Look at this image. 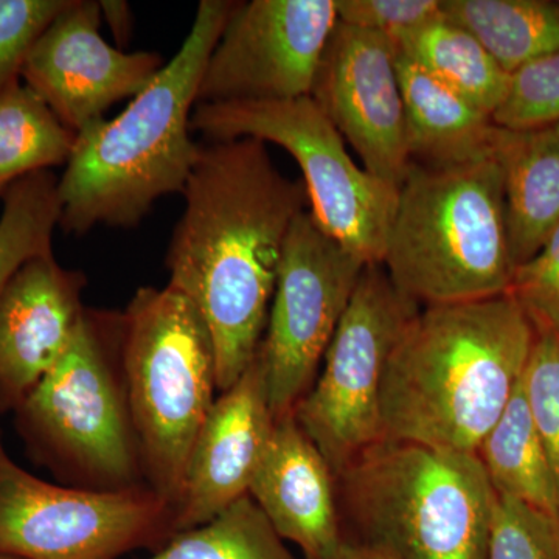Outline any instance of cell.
Returning a JSON list of instances; mask_svg holds the SVG:
<instances>
[{"label": "cell", "instance_id": "9c48e42d", "mask_svg": "<svg viewBox=\"0 0 559 559\" xmlns=\"http://www.w3.org/2000/svg\"><path fill=\"white\" fill-rule=\"evenodd\" d=\"M419 310L393 285L382 264L364 267L318 378L294 411L336 476L384 439L382 382L396 342Z\"/></svg>", "mask_w": 559, "mask_h": 559}, {"label": "cell", "instance_id": "ac0fdd59", "mask_svg": "<svg viewBox=\"0 0 559 559\" xmlns=\"http://www.w3.org/2000/svg\"><path fill=\"white\" fill-rule=\"evenodd\" d=\"M412 162L430 167L495 156L499 127L491 114L433 79L409 58L396 57Z\"/></svg>", "mask_w": 559, "mask_h": 559}, {"label": "cell", "instance_id": "1f68e13d", "mask_svg": "<svg viewBox=\"0 0 559 559\" xmlns=\"http://www.w3.org/2000/svg\"><path fill=\"white\" fill-rule=\"evenodd\" d=\"M103 20L108 21L110 32L119 46H124L131 36V10L121 0H105L100 2Z\"/></svg>", "mask_w": 559, "mask_h": 559}, {"label": "cell", "instance_id": "30bf717a", "mask_svg": "<svg viewBox=\"0 0 559 559\" xmlns=\"http://www.w3.org/2000/svg\"><path fill=\"white\" fill-rule=\"evenodd\" d=\"M178 533L175 509L146 487L120 492L50 484L21 468L0 429V554L20 559H117L156 554Z\"/></svg>", "mask_w": 559, "mask_h": 559}, {"label": "cell", "instance_id": "d6a6232c", "mask_svg": "<svg viewBox=\"0 0 559 559\" xmlns=\"http://www.w3.org/2000/svg\"><path fill=\"white\" fill-rule=\"evenodd\" d=\"M330 559H392L389 555L382 554L371 547L362 546V544L353 543V540L345 539L340 550Z\"/></svg>", "mask_w": 559, "mask_h": 559}, {"label": "cell", "instance_id": "836d02e7", "mask_svg": "<svg viewBox=\"0 0 559 559\" xmlns=\"http://www.w3.org/2000/svg\"><path fill=\"white\" fill-rule=\"evenodd\" d=\"M0 559H20V558L9 557V555L0 554Z\"/></svg>", "mask_w": 559, "mask_h": 559}, {"label": "cell", "instance_id": "e575fe53", "mask_svg": "<svg viewBox=\"0 0 559 559\" xmlns=\"http://www.w3.org/2000/svg\"><path fill=\"white\" fill-rule=\"evenodd\" d=\"M555 130H557L559 132V123L558 124H555Z\"/></svg>", "mask_w": 559, "mask_h": 559}, {"label": "cell", "instance_id": "4fadbf2b", "mask_svg": "<svg viewBox=\"0 0 559 559\" xmlns=\"http://www.w3.org/2000/svg\"><path fill=\"white\" fill-rule=\"evenodd\" d=\"M395 44L337 22L311 98L362 160L364 170L400 189L412 164Z\"/></svg>", "mask_w": 559, "mask_h": 559}, {"label": "cell", "instance_id": "ba28073f", "mask_svg": "<svg viewBox=\"0 0 559 559\" xmlns=\"http://www.w3.org/2000/svg\"><path fill=\"white\" fill-rule=\"evenodd\" d=\"M191 131L209 142L255 139L288 151L299 164L311 215L320 227L366 264H382L399 190L360 168L318 103H200Z\"/></svg>", "mask_w": 559, "mask_h": 559}, {"label": "cell", "instance_id": "83f0119b", "mask_svg": "<svg viewBox=\"0 0 559 559\" xmlns=\"http://www.w3.org/2000/svg\"><path fill=\"white\" fill-rule=\"evenodd\" d=\"M522 385L533 423L549 455L559 498V334L535 330Z\"/></svg>", "mask_w": 559, "mask_h": 559}, {"label": "cell", "instance_id": "f546056e", "mask_svg": "<svg viewBox=\"0 0 559 559\" xmlns=\"http://www.w3.org/2000/svg\"><path fill=\"white\" fill-rule=\"evenodd\" d=\"M509 294L535 330L559 334V224L539 252L516 267Z\"/></svg>", "mask_w": 559, "mask_h": 559}, {"label": "cell", "instance_id": "277c9868", "mask_svg": "<svg viewBox=\"0 0 559 559\" xmlns=\"http://www.w3.org/2000/svg\"><path fill=\"white\" fill-rule=\"evenodd\" d=\"M345 539L392 559H485L498 495L477 454L382 439L336 476Z\"/></svg>", "mask_w": 559, "mask_h": 559}, {"label": "cell", "instance_id": "f1b7e54d", "mask_svg": "<svg viewBox=\"0 0 559 559\" xmlns=\"http://www.w3.org/2000/svg\"><path fill=\"white\" fill-rule=\"evenodd\" d=\"M66 5L68 0H0V95L20 83L33 44Z\"/></svg>", "mask_w": 559, "mask_h": 559}, {"label": "cell", "instance_id": "d4e9b609", "mask_svg": "<svg viewBox=\"0 0 559 559\" xmlns=\"http://www.w3.org/2000/svg\"><path fill=\"white\" fill-rule=\"evenodd\" d=\"M61 204L53 171L17 180L2 200L0 213V294L25 261L53 252Z\"/></svg>", "mask_w": 559, "mask_h": 559}, {"label": "cell", "instance_id": "7c38bea8", "mask_svg": "<svg viewBox=\"0 0 559 559\" xmlns=\"http://www.w3.org/2000/svg\"><path fill=\"white\" fill-rule=\"evenodd\" d=\"M337 22L336 0L235 3L202 73L198 105L311 95Z\"/></svg>", "mask_w": 559, "mask_h": 559}, {"label": "cell", "instance_id": "d6986e66", "mask_svg": "<svg viewBox=\"0 0 559 559\" xmlns=\"http://www.w3.org/2000/svg\"><path fill=\"white\" fill-rule=\"evenodd\" d=\"M495 156L503 173L507 231L518 267L539 252L559 224V132L499 127Z\"/></svg>", "mask_w": 559, "mask_h": 559}, {"label": "cell", "instance_id": "8fae6325", "mask_svg": "<svg viewBox=\"0 0 559 559\" xmlns=\"http://www.w3.org/2000/svg\"><path fill=\"white\" fill-rule=\"evenodd\" d=\"M366 266L319 226L310 210L294 219L257 352L275 421L294 414L310 392Z\"/></svg>", "mask_w": 559, "mask_h": 559}, {"label": "cell", "instance_id": "5bb4252c", "mask_svg": "<svg viewBox=\"0 0 559 559\" xmlns=\"http://www.w3.org/2000/svg\"><path fill=\"white\" fill-rule=\"evenodd\" d=\"M100 2L68 5L33 44L21 80L73 134L105 119L110 106L138 97L165 68L154 51H123L102 36Z\"/></svg>", "mask_w": 559, "mask_h": 559}, {"label": "cell", "instance_id": "cb8c5ba5", "mask_svg": "<svg viewBox=\"0 0 559 559\" xmlns=\"http://www.w3.org/2000/svg\"><path fill=\"white\" fill-rule=\"evenodd\" d=\"M150 559H297L250 496L183 530Z\"/></svg>", "mask_w": 559, "mask_h": 559}, {"label": "cell", "instance_id": "8992f818", "mask_svg": "<svg viewBox=\"0 0 559 559\" xmlns=\"http://www.w3.org/2000/svg\"><path fill=\"white\" fill-rule=\"evenodd\" d=\"M13 414L28 459L61 485L148 487L121 369L120 312L86 308L60 362Z\"/></svg>", "mask_w": 559, "mask_h": 559}, {"label": "cell", "instance_id": "44dd1931", "mask_svg": "<svg viewBox=\"0 0 559 559\" xmlns=\"http://www.w3.org/2000/svg\"><path fill=\"white\" fill-rule=\"evenodd\" d=\"M441 16L476 36L510 75L559 51V2L441 0Z\"/></svg>", "mask_w": 559, "mask_h": 559}, {"label": "cell", "instance_id": "2e32d148", "mask_svg": "<svg viewBox=\"0 0 559 559\" xmlns=\"http://www.w3.org/2000/svg\"><path fill=\"white\" fill-rule=\"evenodd\" d=\"M87 278L53 252L25 261L0 294V414L20 407L75 336Z\"/></svg>", "mask_w": 559, "mask_h": 559}, {"label": "cell", "instance_id": "6da1fadb", "mask_svg": "<svg viewBox=\"0 0 559 559\" xmlns=\"http://www.w3.org/2000/svg\"><path fill=\"white\" fill-rule=\"evenodd\" d=\"M182 197L165 257L167 285L189 297L207 323L224 392L259 352L286 237L307 210V187L275 167L261 140H218L201 143Z\"/></svg>", "mask_w": 559, "mask_h": 559}, {"label": "cell", "instance_id": "7402d4cb", "mask_svg": "<svg viewBox=\"0 0 559 559\" xmlns=\"http://www.w3.org/2000/svg\"><path fill=\"white\" fill-rule=\"evenodd\" d=\"M396 50L491 116L509 91L510 73L476 36L441 14L404 36Z\"/></svg>", "mask_w": 559, "mask_h": 559}, {"label": "cell", "instance_id": "4316f807", "mask_svg": "<svg viewBox=\"0 0 559 559\" xmlns=\"http://www.w3.org/2000/svg\"><path fill=\"white\" fill-rule=\"evenodd\" d=\"M485 559H559V518L498 496Z\"/></svg>", "mask_w": 559, "mask_h": 559}, {"label": "cell", "instance_id": "4dcf8cb0", "mask_svg": "<svg viewBox=\"0 0 559 559\" xmlns=\"http://www.w3.org/2000/svg\"><path fill=\"white\" fill-rule=\"evenodd\" d=\"M344 24L378 33L399 44L441 14L440 0H336Z\"/></svg>", "mask_w": 559, "mask_h": 559}, {"label": "cell", "instance_id": "e0dca14e", "mask_svg": "<svg viewBox=\"0 0 559 559\" xmlns=\"http://www.w3.org/2000/svg\"><path fill=\"white\" fill-rule=\"evenodd\" d=\"M249 496L305 559H330L345 543L336 474L294 414L275 423Z\"/></svg>", "mask_w": 559, "mask_h": 559}, {"label": "cell", "instance_id": "603a6c76", "mask_svg": "<svg viewBox=\"0 0 559 559\" xmlns=\"http://www.w3.org/2000/svg\"><path fill=\"white\" fill-rule=\"evenodd\" d=\"M76 135L20 83L0 95V201L17 180L68 164Z\"/></svg>", "mask_w": 559, "mask_h": 559}, {"label": "cell", "instance_id": "7a4b0ae2", "mask_svg": "<svg viewBox=\"0 0 559 559\" xmlns=\"http://www.w3.org/2000/svg\"><path fill=\"white\" fill-rule=\"evenodd\" d=\"M535 326L510 294L423 307L390 356L384 439L476 454L524 377Z\"/></svg>", "mask_w": 559, "mask_h": 559}, {"label": "cell", "instance_id": "3957f363", "mask_svg": "<svg viewBox=\"0 0 559 559\" xmlns=\"http://www.w3.org/2000/svg\"><path fill=\"white\" fill-rule=\"evenodd\" d=\"M235 3L201 0L178 53L114 119L76 134L58 179L60 227L84 235L97 226H139L160 198L182 194L201 143L191 139L202 73Z\"/></svg>", "mask_w": 559, "mask_h": 559}, {"label": "cell", "instance_id": "ffe728a7", "mask_svg": "<svg viewBox=\"0 0 559 559\" xmlns=\"http://www.w3.org/2000/svg\"><path fill=\"white\" fill-rule=\"evenodd\" d=\"M476 454L496 495L559 518L557 481L522 381Z\"/></svg>", "mask_w": 559, "mask_h": 559}, {"label": "cell", "instance_id": "5b68a950", "mask_svg": "<svg viewBox=\"0 0 559 559\" xmlns=\"http://www.w3.org/2000/svg\"><path fill=\"white\" fill-rule=\"evenodd\" d=\"M382 266L421 308L509 294L516 266L496 156L443 167L412 164Z\"/></svg>", "mask_w": 559, "mask_h": 559}, {"label": "cell", "instance_id": "9a60e30c", "mask_svg": "<svg viewBox=\"0 0 559 559\" xmlns=\"http://www.w3.org/2000/svg\"><path fill=\"white\" fill-rule=\"evenodd\" d=\"M266 370L255 355L219 392L198 433L176 509L179 532L198 527L249 495L275 428Z\"/></svg>", "mask_w": 559, "mask_h": 559}, {"label": "cell", "instance_id": "484cf974", "mask_svg": "<svg viewBox=\"0 0 559 559\" xmlns=\"http://www.w3.org/2000/svg\"><path fill=\"white\" fill-rule=\"evenodd\" d=\"M492 120L518 131L559 123V51L511 73L509 91Z\"/></svg>", "mask_w": 559, "mask_h": 559}, {"label": "cell", "instance_id": "52a82bcc", "mask_svg": "<svg viewBox=\"0 0 559 559\" xmlns=\"http://www.w3.org/2000/svg\"><path fill=\"white\" fill-rule=\"evenodd\" d=\"M120 358L146 484L176 513L190 452L218 392L212 334L178 289L143 286L120 312Z\"/></svg>", "mask_w": 559, "mask_h": 559}]
</instances>
